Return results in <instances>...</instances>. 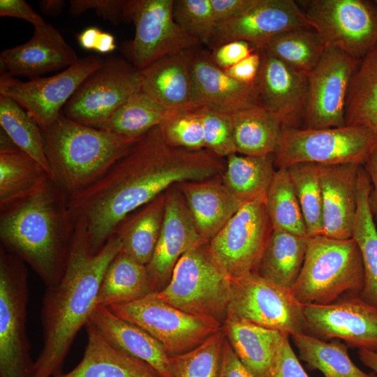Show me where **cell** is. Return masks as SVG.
<instances>
[{"label": "cell", "instance_id": "cell-1", "mask_svg": "<svg viewBox=\"0 0 377 377\" xmlns=\"http://www.w3.org/2000/svg\"><path fill=\"white\" fill-rule=\"evenodd\" d=\"M226 160L207 149L170 146L157 126L138 138L108 171L68 198L73 223L82 225L89 251L98 253L130 214L172 186L214 177Z\"/></svg>", "mask_w": 377, "mask_h": 377}, {"label": "cell", "instance_id": "cell-2", "mask_svg": "<svg viewBox=\"0 0 377 377\" xmlns=\"http://www.w3.org/2000/svg\"><path fill=\"white\" fill-rule=\"evenodd\" d=\"M113 234L96 254L89 251L82 225L74 224L71 249L65 272L55 285L47 287L40 310L43 346L34 362L31 377H55L80 330L97 306L99 288L105 270L121 251Z\"/></svg>", "mask_w": 377, "mask_h": 377}, {"label": "cell", "instance_id": "cell-3", "mask_svg": "<svg viewBox=\"0 0 377 377\" xmlns=\"http://www.w3.org/2000/svg\"><path fill=\"white\" fill-rule=\"evenodd\" d=\"M73 231L68 197L49 176L0 204V245L29 265L46 287L65 272Z\"/></svg>", "mask_w": 377, "mask_h": 377}, {"label": "cell", "instance_id": "cell-4", "mask_svg": "<svg viewBox=\"0 0 377 377\" xmlns=\"http://www.w3.org/2000/svg\"><path fill=\"white\" fill-rule=\"evenodd\" d=\"M41 131L50 177L68 198L101 177L136 140L72 121L62 113Z\"/></svg>", "mask_w": 377, "mask_h": 377}, {"label": "cell", "instance_id": "cell-5", "mask_svg": "<svg viewBox=\"0 0 377 377\" xmlns=\"http://www.w3.org/2000/svg\"><path fill=\"white\" fill-rule=\"evenodd\" d=\"M364 282L362 256L353 237L316 235L308 237L302 268L290 292L304 305H326L345 293L359 295Z\"/></svg>", "mask_w": 377, "mask_h": 377}, {"label": "cell", "instance_id": "cell-6", "mask_svg": "<svg viewBox=\"0 0 377 377\" xmlns=\"http://www.w3.org/2000/svg\"><path fill=\"white\" fill-rule=\"evenodd\" d=\"M230 290V278L213 258L208 243H202L181 257L168 285L154 293L182 311L223 325Z\"/></svg>", "mask_w": 377, "mask_h": 377}, {"label": "cell", "instance_id": "cell-7", "mask_svg": "<svg viewBox=\"0 0 377 377\" xmlns=\"http://www.w3.org/2000/svg\"><path fill=\"white\" fill-rule=\"evenodd\" d=\"M377 145V135L362 127L311 129L283 126L274 154L277 169L302 163L363 165Z\"/></svg>", "mask_w": 377, "mask_h": 377}, {"label": "cell", "instance_id": "cell-8", "mask_svg": "<svg viewBox=\"0 0 377 377\" xmlns=\"http://www.w3.org/2000/svg\"><path fill=\"white\" fill-rule=\"evenodd\" d=\"M25 264L0 245V377H31L33 371Z\"/></svg>", "mask_w": 377, "mask_h": 377}, {"label": "cell", "instance_id": "cell-9", "mask_svg": "<svg viewBox=\"0 0 377 377\" xmlns=\"http://www.w3.org/2000/svg\"><path fill=\"white\" fill-rule=\"evenodd\" d=\"M326 47L361 60L377 44V1H297Z\"/></svg>", "mask_w": 377, "mask_h": 377}, {"label": "cell", "instance_id": "cell-10", "mask_svg": "<svg viewBox=\"0 0 377 377\" xmlns=\"http://www.w3.org/2000/svg\"><path fill=\"white\" fill-rule=\"evenodd\" d=\"M226 318L247 321L290 336L306 333L304 304L290 290L256 272L230 279Z\"/></svg>", "mask_w": 377, "mask_h": 377}, {"label": "cell", "instance_id": "cell-11", "mask_svg": "<svg viewBox=\"0 0 377 377\" xmlns=\"http://www.w3.org/2000/svg\"><path fill=\"white\" fill-rule=\"evenodd\" d=\"M108 308L154 337L170 357L193 349L222 328L220 322L188 313L158 299L154 293Z\"/></svg>", "mask_w": 377, "mask_h": 377}, {"label": "cell", "instance_id": "cell-12", "mask_svg": "<svg viewBox=\"0 0 377 377\" xmlns=\"http://www.w3.org/2000/svg\"><path fill=\"white\" fill-rule=\"evenodd\" d=\"M173 1L126 0L125 20L134 24L135 35L123 44L121 50L138 70L165 56L201 45L175 21Z\"/></svg>", "mask_w": 377, "mask_h": 377}, {"label": "cell", "instance_id": "cell-13", "mask_svg": "<svg viewBox=\"0 0 377 377\" xmlns=\"http://www.w3.org/2000/svg\"><path fill=\"white\" fill-rule=\"evenodd\" d=\"M141 90V71L126 59L109 57L80 85L61 113L72 121L96 128Z\"/></svg>", "mask_w": 377, "mask_h": 377}, {"label": "cell", "instance_id": "cell-14", "mask_svg": "<svg viewBox=\"0 0 377 377\" xmlns=\"http://www.w3.org/2000/svg\"><path fill=\"white\" fill-rule=\"evenodd\" d=\"M273 228L265 196L243 205L208 242L219 266L231 278L256 272Z\"/></svg>", "mask_w": 377, "mask_h": 377}, {"label": "cell", "instance_id": "cell-15", "mask_svg": "<svg viewBox=\"0 0 377 377\" xmlns=\"http://www.w3.org/2000/svg\"><path fill=\"white\" fill-rule=\"evenodd\" d=\"M103 61L98 55H89L55 75L25 82L3 72L0 94L17 103L42 128L59 117L80 85Z\"/></svg>", "mask_w": 377, "mask_h": 377}, {"label": "cell", "instance_id": "cell-16", "mask_svg": "<svg viewBox=\"0 0 377 377\" xmlns=\"http://www.w3.org/2000/svg\"><path fill=\"white\" fill-rule=\"evenodd\" d=\"M360 60L328 46L309 76L304 116L306 128L346 126V103L350 84Z\"/></svg>", "mask_w": 377, "mask_h": 377}, {"label": "cell", "instance_id": "cell-17", "mask_svg": "<svg viewBox=\"0 0 377 377\" xmlns=\"http://www.w3.org/2000/svg\"><path fill=\"white\" fill-rule=\"evenodd\" d=\"M346 295L330 304H304L306 334L377 353V307L358 295Z\"/></svg>", "mask_w": 377, "mask_h": 377}, {"label": "cell", "instance_id": "cell-18", "mask_svg": "<svg viewBox=\"0 0 377 377\" xmlns=\"http://www.w3.org/2000/svg\"><path fill=\"white\" fill-rule=\"evenodd\" d=\"M310 27L297 1L258 0L241 15L216 23L207 47L212 50L224 43L242 40L262 50L277 34Z\"/></svg>", "mask_w": 377, "mask_h": 377}, {"label": "cell", "instance_id": "cell-19", "mask_svg": "<svg viewBox=\"0 0 377 377\" xmlns=\"http://www.w3.org/2000/svg\"><path fill=\"white\" fill-rule=\"evenodd\" d=\"M202 243L207 242L200 236L186 201L175 185L165 192L161 234L154 254L146 265L153 291L164 288L181 257Z\"/></svg>", "mask_w": 377, "mask_h": 377}, {"label": "cell", "instance_id": "cell-20", "mask_svg": "<svg viewBox=\"0 0 377 377\" xmlns=\"http://www.w3.org/2000/svg\"><path fill=\"white\" fill-rule=\"evenodd\" d=\"M255 82L259 105L276 116L283 126L297 127L304 120L309 77L296 71L266 49Z\"/></svg>", "mask_w": 377, "mask_h": 377}, {"label": "cell", "instance_id": "cell-21", "mask_svg": "<svg viewBox=\"0 0 377 377\" xmlns=\"http://www.w3.org/2000/svg\"><path fill=\"white\" fill-rule=\"evenodd\" d=\"M80 59L60 31L48 23L34 27L31 38L0 54L1 69L12 77L35 79L66 69Z\"/></svg>", "mask_w": 377, "mask_h": 377}, {"label": "cell", "instance_id": "cell-22", "mask_svg": "<svg viewBox=\"0 0 377 377\" xmlns=\"http://www.w3.org/2000/svg\"><path fill=\"white\" fill-rule=\"evenodd\" d=\"M361 165H320L323 235L339 239L352 237L357 208L358 170Z\"/></svg>", "mask_w": 377, "mask_h": 377}, {"label": "cell", "instance_id": "cell-23", "mask_svg": "<svg viewBox=\"0 0 377 377\" xmlns=\"http://www.w3.org/2000/svg\"><path fill=\"white\" fill-rule=\"evenodd\" d=\"M191 64L201 103L230 113L259 105L256 83H242L229 76L214 62L211 52L201 45L191 50Z\"/></svg>", "mask_w": 377, "mask_h": 377}, {"label": "cell", "instance_id": "cell-24", "mask_svg": "<svg viewBox=\"0 0 377 377\" xmlns=\"http://www.w3.org/2000/svg\"><path fill=\"white\" fill-rule=\"evenodd\" d=\"M189 209L195 228L209 242L244 205L227 188L221 175L176 184Z\"/></svg>", "mask_w": 377, "mask_h": 377}, {"label": "cell", "instance_id": "cell-25", "mask_svg": "<svg viewBox=\"0 0 377 377\" xmlns=\"http://www.w3.org/2000/svg\"><path fill=\"white\" fill-rule=\"evenodd\" d=\"M191 49L165 56L140 71L142 91L169 110L201 103L192 74Z\"/></svg>", "mask_w": 377, "mask_h": 377}, {"label": "cell", "instance_id": "cell-26", "mask_svg": "<svg viewBox=\"0 0 377 377\" xmlns=\"http://www.w3.org/2000/svg\"><path fill=\"white\" fill-rule=\"evenodd\" d=\"M89 322L114 347L147 363L162 377H175L163 346L141 327L102 306H96Z\"/></svg>", "mask_w": 377, "mask_h": 377}, {"label": "cell", "instance_id": "cell-27", "mask_svg": "<svg viewBox=\"0 0 377 377\" xmlns=\"http://www.w3.org/2000/svg\"><path fill=\"white\" fill-rule=\"evenodd\" d=\"M87 342L80 363L55 377H162L155 369L112 346L88 322Z\"/></svg>", "mask_w": 377, "mask_h": 377}, {"label": "cell", "instance_id": "cell-28", "mask_svg": "<svg viewBox=\"0 0 377 377\" xmlns=\"http://www.w3.org/2000/svg\"><path fill=\"white\" fill-rule=\"evenodd\" d=\"M222 329L246 368L255 377H269L284 333L247 321L228 318L223 321Z\"/></svg>", "mask_w": 377, "mask_h": 377}, {"label": "cell", "instance_id": "cell-29", "mask_svg": "<svg viewBox=\"0 0 377 377\" xmlns=\"http://www.w3.org/2000/svg\"><path fill=\"white\" fill-rule=\"evenodd\" d=\"M165 192L127 216L114 234L121 244V251L147 265L156 249L163 222Z\"/></svg>", "mask_w": 377, "mask_h": 377}, {"label": "cell", "instance_id": "cell-30", "mask_svg": "<svg viewBox=\"0 0 377 377\" xmlns=\"http://www.w3.org/2000/svg\"><path fill=\"white\" fill-rule=\"evenodd\" d=\"M308 237L272 229L256 272L290 290L302 268Z\"/></svg>", "mask_w": 377, "mask_h": 377}, {"label": "cell", "instance_id": "cell-31", "mask_svg": "<svg viewBox=\"0 0 377 377\" xmlns=\"http://www.w3.org/2000/svg\"><path fill=\"white\" fill-rule=\"evenodd\" d=\"M371 182L363 165L358 170L357 208L352 237L363 260L364 286L359 294L364 302L377 307V229L368 203Z\"/></svg>", "mask_w": 377, "mask_h": 377}, {"label": "cell", "instance_id": "cell-32", "mask_svg": "<svg viewBox=\"0 0 377 377\" xmlns=\"http://www.w3.org/2000/svg\"><path fill=\"white\" fill-rule=\"evenodd\" d=\"M237 153L246 156L274 154L283 124L260 105H253L232 113Z\"/></svg>", "mask_w": 377, "mask_h": 377}, {"label": "cell", "instance_id": "cell-33", "mask_svg": "<svg viewBox=\"0 0 377 377\" xmlns=\"http://www.w3.org/2000/svg\"><path fill=\"white\" fill-rule=\"evenodd\" d=\"M154 293L147 266L121 251L108 266L99 288L97 306L131 302Z\"/></svg>", "mask_w": 377, "mask_h": 377}, {"label": "cell", "instance_id": "cell-34", "mask_svg": "<svg viewBox=\"0 0 377 377\" xmlns=\"http://www.w3.org/2000/svg\"><path fill=\"white\" fill-rule=\"evenodd\" d=\"M346 126L377 135V44L360 60L351 80L346 103Z\"/></svg>", "mask_w": 377, "mask_h": 377}, {"label": "cell", "instance_id": "cell-35", "mask_svg": "<svg viewBox=\"0 0 377 377\" xmlns=\"http://www.w3.org/2000/svg\"><path fill=\"white\" fill-rule=\"evenodd\" d=\"M276 170L274 154L254 156L235 153L226 158L221 178L232 193L245 204L266 195Z\"/></svg>", "mask_w": 377, "mask_h": 377}, {"label": "cell", "instance_id": "cell-36", "mask_svg": "<svg viewBox=\"0 0 377 377\" xmlns=\"http://www.w3.org/2000/svg\"><path fill=\"white\" fill-rule=\"evenodd\" d=\"M47 176L43 167L1 128L0 204L28 191Z\"/></svg>", "mask_w": 377, "mask_h": 377}, {"label": "cell", "instance_id": "cell-37", "mask_svg": "<svg viewBox=\"0 0 377 377\" xmlns=\"http://www.w3.org/2000/svg\"><path fill=\"white\" fill-rule=\"evenodd\" d=\"M300 358L325 377H377L374 372L362 371L350 359L348 346L339 339L322 341L306 333L291 336Z\"/></svg>", "mask_w": 377, "mask_h": 377}, {"label": "cell", "instance_id": "cell-38", "mask_svg": "<svg viewBox=\"0 0 377 377\" xmlns=\"http://www.w3.org/2000/svg\"><path fill=\"white\" fill-rule=\"evenodd\" d=\"M166 108L143 91L132 95L97 128L137 140L165 118Z\"/></svg>", "mask_w": 377, "mask_h": 377}, {"label": "cell", "instance_id": "cell-39", "mask_svg": "<svg viewBox=\"0 0 377 377\" xmlns=\"http://www.w3.org/2000/svg\"><path fill=\"white\" fill-rule=\"evenodd\" d=\"M326 47L319 34L310 27L277 34L263 49L309 77L321 59Z\"/></svg>", "mask_w": 377, "mask_h": 377}, {"label": "cell", "instance_id": "cell-40", "mask_svg": "<svg viewBox=\"0 0 377 377\" xmlns=\"http://www.w3.org/2000/svg\"><path fill=\"white\" fill-rule=\"evenodd\" d=\"M0 124L15 145L37 161L50 177L40 127L17 103L1 94Z\"/></svg>", "mask_w": 377, "mask_h": 377}, {"label": "cell", "instance_id": "cell-41", "mask_svg": "<svg viewBox=\"0 0 377 377\" xmlns=\"http://www.w3.org/2000/svg\"><path fill=\"white\" fill-rule=\"evenodd\" d=\"M273 229L308 237L302 209L286 168L276 170L265 195Z\"/></svg>", "mask_w": 377, "mask_h": 377}, {"label": "cell", "instance_id": "cell-42", "mask_svg": "<svg viewBox=\"0 0 377 377\" xmlns=\"http://www.w3.org/2000/svg\"><path fill=\"white\" fill-rule=\"evenodd\" d=\"M286 169L302 209L308 237L323 235V198L318 164L297 163Z\"/></svg>", "mask_w": 377, "mask_h": 377}, {"label": "cell", "instance_id": "cell-43", "mask_svg": "<svg viewBox=\"0 0 377 377\" xmlns=\"http://www.w3.org/2000/svg\"><path fill=\"white\" fill-rule=\"evenodd\" d=\"M225 334L221 328L193 349L170 357L175 377H219Z\"/></svg>", "mask_w": 377, "mask_h": 377}, {"label": "cell", "instance_id": "cell-44", "mask_svg": "<svg viewBox=\"0 0 377 377\" xmlns=\"http://www.w3.org/2000/svg\"><path fill=\"white\" fill-rule=\"evenodd\" d=\"M203 103L169 110L159 125L163 138L170 146L189 150L205 148L202 119Z\"/></svg>", "mask_w": 377, "mask_h": 377}, {"label": "cell", "instance_id": "cell-45", "mask_svg": "<svg viewBox=\"0 0 377 377\" xmlns=\"http://www.w3.org/2000/svg\"><path fill=\"white\" fill-rule=\"evenodd\" d=\"M172 15L185 33L208 45L216 24L210 0H174Z\"/></svg>", "mask_w": 377, "mask_h": 377}, {"label": "cell", "instance_id": "cell-46", "mask_svg": "<svg viewBox=\"0 0 377 377\" xmlns=\"http://www.w3.org/2000/svg\"><path fill=\"white\" fill-rule=\"evenodd\" d=\"M202 119L206 149L223 158L237 153L232 113L203 103Z\"/></svg>", "mask_w": 377, "mask_h": 377}, {"label": "cell", "instance_id": "cell-47", "mask_svg": "<svg viewBox=\"0 0 377 377\" xmlns=\"http://www.w3.org/2000/svg\"><path fill=\"white\" fill-rule=\"evenodd\" d=\"M126 0H71L69 12L77 17L87 10H93L95 13L114 24L126 22L124 10Z\"/></svg>", "mask_w": 377, "mask_h": 377}, {"label": "cell", "instance_id": "cell-48", "mask_svg": "<svg viewBox=\"0 0 377 377\" xmlns=\"http://www.w3.org/2000/svg\"><path fill=\"white\" fill-rule=\"evenodd\" d=\"M284 333L279 344L269 377H309L300 364Z\"/></svg>", "mask_w": 377, "mask_h": 377}, {"label": "cell", "instance_id": "cell-49", "mask_svg": "<svg viewBox=\"0 0 377 377\" xmlns=\"http://www.w3.org/2000/svg\"><path fill=\"white\" fill-rule=\"evenodd\" d=\"M256 49L250 43L235 40L224 43L212 50L214 62L221 69H228L245 59Z\"/></svg>", "mask_w": 377, "mask_h": 377}, {"label": "cell", "instance_id": "cell-50", "mask_svg": "<svg viewBox=\"0 0 377 377\" xmlns=\"http://www.w3.org/2000/svg\"><path fill=\"white\" fill-rule=\"evenodd\" d=\"M0 16L21 19L32 24L34 27L45 23L32 7L24 0H1Z\"/></svg>", "mask_w": 377, "mask_h": 377}, {"label": "cell", "instance_id": "cell-51", "mask_svg": "<svg viewBox=\"0 0 377 377\" xmlns=\"http://www.w3.org/2000/svg\"><path fill=\"white\" fill-rule=\"evenodd\" d=\"M260 61V50H256L237 64L224 71L229 76L239 82L254 84L259 72Z\"/></svg>", "mask_w": 377, "mask_h": 377}, {"label": "cell", "instance_id": "cell-52", "mask_svg": "<svg viewBox=\"0 0 377 377\" xmlns=\"http://www.w3.org/2000/svg\"><path fill=\"white\" fill-rule=\"evenodd\" d=\"M216 22H222L246 12L258 0H210Z\"/></svg>", "mask_w": 377, "mask_h": 377}, {"label": "cell", "instance_id": "cell-53", "mask_svg": "<svg viewBox=\"0 0 377 377\" xmlns=\"http://www.w3.org/2000/svg\"><path fill=\"white\" fill-rule=\"evenodd\" d=\"M219 377H255L240 361L226 337Z\"/></svg>", "mask_w": 377, "mask_h": 377}, {"label": "cell", "instance_id": "cell-54", "mask_svg": "<svg viewBox=\"0 0 377 377\" xmlns=\"http://www.w3.org/2000/svg\"><path fill=\"white\" fill-rule=\"evenodd\" d=\"M363 167L371 182V190L368 196L369 209L374 218L377 219V145L370 152Z\"/></svg>", "mask_w": 377, "mask_h": 377}, {"label": "cell", "instance_id": "cell-55", "mask_svg": "<svg viewBox=\"0 0 377 377\" xmlns=\"http://www.w3.org/2000/svg\"><path fill=\"white\" fill-rule=\"evenodd\" d=\"M102 31L97 27L86 28L77 35L80 46L86 50L95 51Z\"/></svg>", "mask_w": 377, "mask_h": 377}, {"label": "cell", "instance_id": "cell-56", "mask_svg": "<svg viewBox=\"0 0 377 377\" xmlns=\"http://www.w3.org/2000/svg\"><path fill=\"white\" fill-rule=\"evenodd\" d=\"M64 0H42L39 3L41 12L47 16H57L61 14L66 7Z\"/></svg>", "mask_w": 377, "mask_h": 377}, {"label": "cell", "instance_id": "cell-57", "mask_svg": "<svg viewBox=\"0 0 377 377\" xmlns=\"http://www.w3.org/2000/svg\"><path fill=\"white\" fill-rule=\"evenodd\" d=\"M116 48L114 36L109 32L102 31L95 51L101 54H107L114 51Z\"/></svg>", "mask_w": 377, "mask_h": 377}, {"label": "cell", "instance_id": "cell-58", "mask_svg": "<svg viewBox=\"0 0 377 377\" xmlns=\"http://www.w3.org/2000/svg\"><path fill=\"white\" fill-rule=\"evenodd\" d=\"M358 356L360 361L377 375V353L365 349H359Z\"/></svg>", "mask_w": 377, "mask_h": 377}, {"label": "cell", "instance_id": "cell-59", "mask_svg": "<svg viewBox=\"0 0 377 377\" xmlns=\"http://www.w3.org/2000/svg\"><path fill=\"white\" fill-rule=\"evenodd\" d=\"M377 1V0H376Z\"/></svg>", "mask_w": 377, "mask_h": 377}]
</instances>
